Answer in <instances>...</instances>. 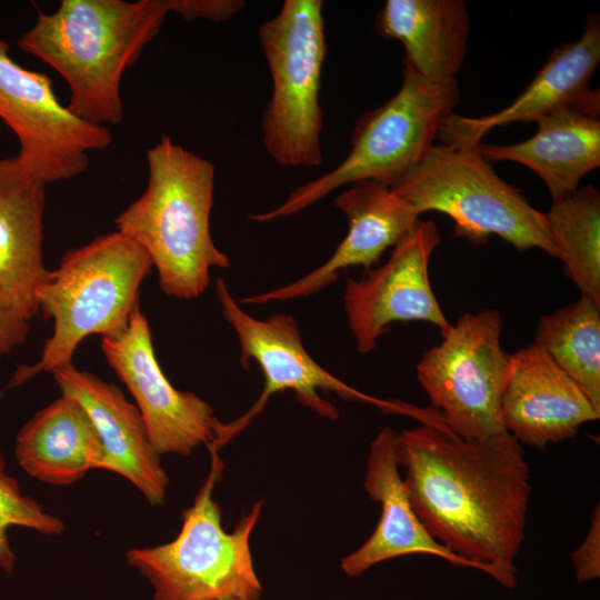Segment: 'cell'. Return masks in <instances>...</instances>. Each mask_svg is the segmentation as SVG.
<instances>
[{
	"instance_id": "obj_1",
	"label": "cell",
	"mask_w": 600,
	"mask_h": 600,
	"mask_svg": "<svg viewBox=\"0 0 600 600\" xmlns=\"http://www.w3.org/2000/svg\"><path fill=\"white\" fill-rule=\"evenodd\" d=\"M394 456L411 506L432 538L464 567L514 588L532 491L518 440L507 431L464 440L422 423L397 434Z\"/></svg>"
},
{
	"instance_id": "obj_2",
	"label": "cell",
	"mask_w": 600,
	"mask_h": 600,
	"mask_svg": "<svg viewBox=\"0 0 600 600\" xmlns=\"http://www.w3.org/2000/svg\"><path fill=\"white\" fill-rule=\"evenodd\" d=\"M169 12V0H62L54 11L38 13L18 46L64 79L72 113L116 126L123 119L122 76Z\"/></svg>"
},
{
	"instance_id": "obj_3",
	"label": "cell",
	"mask_w": 600,
	"mask_h": 600,
	"mask_svg": "<svg viewBox=\"0 0 600 600\" xmlns=\"http://www.w3.org/2000/svg\"><path fill=\"white\" fill-rule=\"evenodd\" d=\"M148 184L114 220L156 267L169 297L194 299L208 287L212 268L230 259L210 231L214 167L164 136L147 149Z\"/></svg>"
},
{
	"instance_id": "obj_4",
	"label": "cell",
	"mask_w": 600,
	"mask_h": 600,
	"mask_svg": "<svg viewBox=\"0 0 600 600\" xmlns=\"http://www.w3.org/2000/svg\"><path fill=\"white\" fill-rule=\"evenodd\" d=\"M151 268L148 253L117 230L67 251L36 294L38 313L53 321L52 334L37 362L18 366L8 388L71 364L89 336L123 332Z\"/></svg>"
},
{
	"instance_id": "obj_5",
	"label": "cell",
	"mask_w": 600,
	"mask_h": 600,
	"mask_svg": "<svg viewBox=\"0 0 600 600\" xmlns=\"http://www.w3.org/2000/svg\"><path fill=\"white\" fill-rule=\"evenodd\" d=\"M458 101L457 80L427 79L403 63L399 91L357 120L351 149L343 161L291 191L277 208L249 219L268 222L293 216L332 191L361 181L390 187L418 166L434 146L443 121Z\"/></svg>"
},
{
	"instance_id": "obj_6",
	"label": "cell",
	"mask_w": 600,
	"mask_h": 600,
	"mask_svg": "<svg viewBox=\"0 0 600 600\" xmlns=\"http://www.w3.org/2000/svg\"><path fill=\"white\" fill-rule=\"evenodd\" d=\"M207 447L209 476L192 506L182 512L177 538L153 548L131 549L126 560L149 581L154 600H260L262 586L253 567L250 537L263 502H256L227 532L220 506L212 498L223 464L219 448Z\"/></svg>"
},
{
	"instance_id": "obj_7",
	"label": "cell",
	"mask_w": 600,
	"mask_h": 600,
	"mask_svg": "<svg viewBox=\"0 0 600 600\" xmlns=\"http://www.w3.org/2000/svg\"><path fill=\"white\" fill-rule=\"evenodd\" d=\"M479 143L434 144L390 189L420 214L450 217L454 237L472 244L483 246L498 236L519 251L537 248L557 258L544 212L496 173Z\"/></svg>"
},
{
	"instance_id": "obj_8",
	"label": "cell",
	"mask_w": 600,
	"mask_h": 600,
	"mask_svg": "<svg viewBox=\"0 0 600 600\" xmlns=\"http://www.w3.org/2000/svg\"><path fill=\"white\" fill-rule=\"evenodd\" d=\"M321 0H284L259 28L272 92L261 129L264 149L282 167L316 168L322 161L320 104L327 41Z\"/></svg>"
},
{
	"instance_id": "obj_9",
	"label": "cell",
	"mask_w": 600,
	"mask_h": 600,
	"mask_svg": "<svg viewBox=\"0 0 600 600\" xmlns=\"http://www.w3.org/2000/svg\"><path fill=\"white\" fill-rule=\"evenodd\" d=\"M501 330L496 309L466 313L416 367L431 408L461 439L482 440L506 431L501 400L510 354L501 348Z\"/></svg>"
},
{
	"instance_id": "obj_10",
	"label": "cell",
	"mask_w": 600,
	"mask_h": 600,
	"mask_svg": "<svg viewBox=\"0 0 600 600\" xmlns=\"http://www.w3.org/2000/svg\"><path fill=\"white\" fill-rule=\"evenodd\" d=\"M216 292L223 318L239 340L240 363L249 369L250 362L254 361L264 380L252 408L238 420L223 424L224 443L263 410L272 394L286 390H292L299 403L329 420L338 419L339 412L331 401L320 396V391L334 393L348 401L372 403L383 411L413 414L414 407L364 394L322 368L306 350L292 316L274 313L263 320L250 316L239 306L221 278L216 281Z\"/></svg>"
},
{
	"instance_id": "obj_11",
	"label": "cell",
	"mask_w": 600,
	"mask_h": 600,
	"mask_svg": "<svg viewBox=\"0 0 600 600\" xmlns=\"http://www.w3.org/2000/svg\"><path fill=\"white\" fill-rule=\"evenodd\" d=\"M9 49L0 38V119L18 139V158L47 183L84 173L89 153L110 146L109 127L72 113L57 98L52 80L17 63Z\"/></svg>"
},
{
	"instance_id": "obj_12",
	"label": "cell",
	"mask_w": 600,
	"mask_h": 600,
	"mask_svg": "<svg viewBox=\"0 0 600 600\" xmlns=\"http://www.w3.org/2000/svg\"><path fill=\"white\" fill-rule=\"evenodd\" d=\"M101 350L133 397L159 454L189 456L202 443L218 442L223 423L207 401L170 383L158 362L150 327L139 306L123 332L102 338Z\"/></svg>"
},
{
	"instance_id": "obj_13",
	"label": "cell",
	"mask_w": 600,
	"mask_h": 600,
	"mask_svg": "<svg viewBox=\"0 0 600 600\" xmlns=\"http://www.w3.org/2000/svg\"><path fill=\"white\" fill-rule=\"evenodd\" d=\"M440 242L431 221H419L394 247L389 259L360 280L349 278L343 293L344 310L356 347L362 354L376 349L378 340L396 321H423L446 334L451 323L433 293L429 261Z\"/></svg>"
},
{
	"instance_id": "obj_14",
	"label": "cell",
	"mask_w": 600,
	"mask_h": 600,
	"mask_svg": "<svg viewBox=\"0 0 600 600\" xmlns=\"http://www.w3.org/2000/svg\"><path fill=\"white\" fill-rule=\"evenodd\" d=\"M600 61V20L589 14L576 42L554 48L526 89L506 108L483 117H463L452 112L438 137L444 146L479 143L496 127L512 122H537L562 109L599 116V91L590 80Z\"/></svg>"
},
{
	"instance_id": "obj_15",
	"label": "cell",
	"mask_w": 600,
	"mask_h": 600,
	"mask_svg": "<svg viewBox=\"0 0 600 600\" xmlns=\"http://www.w3.org/2000/svg\"><path fill=\"white\" fill-rule=\"evenodd\" d=\"M348 221V232L321 266L280 288L240 300L243 304L287 301L318 293L351 267L370 268L420 221L414 208L389 186L377 181L351 184L333 200Z\"/></svg>"
},
{
	"instance_id": "obj_16",
	"label": "cell",
	"mask_w": 600,
	"mask_h": 600,
	"mask_svg": "<svg viewBox=\"0 0 600 600\" xmlns=\"http://www.w3.org/2000/svg\"><path fill=\"white\" fill-rule=\"evenodd\" d=\"M504 429L522 446L543 449L574 437L600 417L581 388L533 342L510 354L501 400Z\"/></svg>"
},
{
	"instance_id": "obj_17",
	"label": "cell",
	"mask_w": 600,
	"mask_h": 600,
	"mask_svg": "<svg viewBox=\"0 0 600 600\" xmlns=\"http://www.w3.org/2000/svg\"><path fill=\"white\" fill-rule=\"evenodd\" d=\"M52 373L61 393L76 399L92 419L103 448L101 469L129 480L150 506L162 504L169 478L138 408L117 386L73 363Z\"/></svg>"
},
{
	"instance_id": "obj_18",
	"label": "cell",
	"mask_w": 600,
	"mask_h": 600,
	"mask_svg": "<svg viewBox=\"0 0 600 600\" xmlns=\"http://www.w3.org/2000/svg\"><path fill=\"white\" fill-rule=\"evenodd\" d=\"M47 182L18 156L0 159V294L31 320L49 270L43 262Z\"/></svg>"
},
{
	"instance_id": "obj_19",
	"label": "cell",
	"mask_w": 600,
	"mask_h": 600,
	"mask_svg": "<svg viewBox=\"0 0 600 600\" xmlns=\"http://www.w3.org/2000/svg\"><path fill=\"white\" fill-rule=\"evenodd\" d=\"M397 434L384 427L370 443L363 488L371 500L381 504V514L371 536L341 560L342 571L351 578L383 561L414 553L464 567L432 538L416 514L394 456Z\"/></svg>"
},
{
	"instance_id": "obj_20",
	"label": "cell",
	"mask_w": 600,
	"mask_h": 600,
	"mask_svg": "<svg viewBox=\"0 0 600 600\" xmlns=\"http://www.w3.org/2000/svg\"><path fill=\"white\" fill-rule=\"evenodd\" d=\"M537 123V132L522 142H480L479 148L490 163L513 161L534 171L553 201L574 192L582 178L600 166L599 116L562 109Z\"/></svg>"
},
{
	"instance_id": "obj_21",
	"label": "cell",
	"mask_w": 600,
	"mask_h": 600,
	"mask_svg": "<svg viewBox=\"0 0 600 600\" xmlns=\"http://www.w3.org/2000/svg\"><path fill=\"white\" fill-rule=\"evenodd\" d=\"M374 29L381 37L403 44V63L421 77L456 80L470 29L462 0H387Z\"/></svg>"
},
{
	"instance_id": "obj_22",
	"label": "cell",
	"mask_w": 600,
	"mask_h": 600,
	"mask_svg": "<svg viewBox=\"0 0 600 600\" xmlns=\"http://www.w3.org/2000/svg\"><path fill=\"white\" fill-rule=\"evenodd\" d=\"M19 466L34 479L67 486L89 470L101 469L103 448L86 409L62 394L38 411L16 439Z\"/></svg>"
},
{
	"instance_id": "obj_23",
	"label": "cell",
	"mask_w": 600,
	"mask_h": 600,
	"mask_svg": "<svg viewBox=\"0 0 600 600\" xmlns=\"http://www.w3.org/2000/svg\"><path fill=\"white\" fill-rule=\"evenodd\" d=\"M544 218L566 277L600 307L599 190L588 184L553 200Z\"/></svg>"
},
{
	"instance_id": "obj_24",
	"label": "cell",
	"mask_w": 600,
	"mask_h": 600,
	"mask_svg": "<svg viewBox=\"0 0 600 600\" xmlns=\"http://www.w3.org/2000/svg\"><path fill=\"white\" fill-rule=\"evenodd\" d=\"M533 343L600 411V307L586 297L540 317Z\"/></svg>"
},
{
	"instance_id": "obj_25",
	"label": "cell",
	"mask_w": 600,
	"mask_h": 600,
	"mask_svg": "<svg viewBox=\"0 0 600 600\" xmlns=\"http://www.w3.org/2000/svg\"><path fill=\"white\" fill-rule=\"evenodd\" d=\"M14 526L46 536H58L64 530L59 517L47 512L37 500L21 492L16 479L7 473L6 460L0 451V569L7 573H11L16 564V554L7 533Z\"/></svg>"
},
{
	"instance_id": "obj_26",
	"label": "cell",
	"mask_w": 600,
	"mask_h": 600,
	"mask_svg": "<svg viewBox=\"0 0 600 600\" xmlns=\"http://www.w3.org/2000/svg\"><path fill=\"white\" fill-rule=\"evenodd\" d=\"M576 580L586 583L600 578V507H594L591 523L581 543L570 553Z\"/></svg>"
},
{
	"instance_id": "obj_27",
	"label": "cell",
	"mask_w": 600,
	"mask_h": 600,
	"mask_svg": "<svg viewBox=\"0 0 600 600\" xmlns=\"http://www.w3.org/2000/svg\"><path fill=\"white\" fill-rule=\"evenodd\" d=\"M244 6L241 0H169L170 12L183 20L206 19L221 22L230 19Z\"/></svg>"
},
{
	"instance_id": "obj_28",
	"label": "cell",
	"mask_w": 600,
	"mask_h": 600,
	"mask_svg": "<svg viewBox=\"0 0 600 600\" xmlns=\"http://www.w3.org/2000/svg\"><path fill=\"white\" fill-rule=\"evenodd\" d=\"M30 320L0 294V360L26 341Z\"/></svg>"
},
{
	"instance_id": "obj_29",
	"label": "cell",
	"mask_w": 600,
	"mask_h": 600,
	"mask_svg": "<svg viewBox=\"0 0 600 600\" xmlns=\"http://www.w3.org/2000/svg\"><path fill=\"white\" fill-rule=\"evenodd\" d=\"M218 600H240V599H237V598H223V599H218Z\"/></svg>"
}]
</instances>
